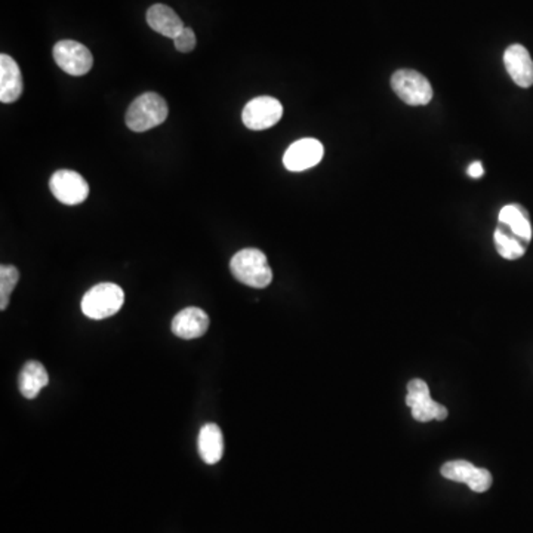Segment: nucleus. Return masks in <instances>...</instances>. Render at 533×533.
<instances>
[{
    "label": "nucleus",
    "mask_w": 533,
    "mask_h": 533,
    "mask_svg": "<svg viewBox=\"0 0 533 533\" xmlns=\"http://www.w3.org/2000/svg\"><path fill=\"white\" fill-rule=\"evenodd\" d=\"M440 473L448 480L465 483L473 492L483 493L492 486V474L488 469H478L464 459L446 462L441 467Z\"/></svg>",
    "instance_id": "nucleus-9"
},
{
    "label": "nucleus",
    "mask_w": 533,
    "mask_h": 533,
    "mask_svg": "<svg viewBox=\"0 0 533 533\" xmlns=\"http://www.w3.org/2000/svg\"><path fill=\"white\" fill-rule=\"evenodd\" d=\"M504 64L514 84L520 88L533 86V60L523 44H514L507 48Z\"/></svg>",
    "instance_id": "nucleus-11"
},
{
    "label": "nucleus",
    "mask_w": 533,
    "mask_h": 533,
    "mask_svg": "<svg viewBox=\"0 0 533 533\" xmlns=\"http://www.w3.org/2000/svg\"><path fill=\"white\" fill-rule=\"evenodd\" d=\"M283 105L273 96H257L249 101L242 112V121L246 128L252 131H264L281 122Z\"/></svg>",
    "instance_id": "nucleus-6"
},
{
    "label": "nucleus",
    "mask_w": 533,
    "mask_h": 533,
    "mask_svg": "<svg viewBox=\"0 0 533 533\" xmlns=\"http://www.w3.org/2000/svg\"><path fill=\"white\" fill-rule=\"evenodd\" d=\"M23 76L21 70L13 56L0 55V101L4 104H11L20 100L23 94Z\"/></svg>",
    "instance_id": "nucleus-13"
},
{
    "label": "nucleus",
    "mask_w": 533,
    "mask_h": 533,
    "mask_svg": "<svg viewBox=\"0 0 533 533\" xmlns=\"http://www.w3.org/2000/svg\"><path fill=\"white\" fill-rule=\"evenodd\" d=\"M147 23L154 32L161 33L162 36L169 37L173 41L185 28L177 13L162 4L153 5L152 8H149Z\"/></svg>",
    "instance_id": "nucleus-14"
},
{
    "label": "nucleus",
    "mask_w": 533,
    "mask_h": 533,
    "mask_svg": "<svg viewBox=\"0 0 533 533\" xmlns=\"http://www.w3.org/2000/svg\"><path fill=\"white\" fill-rule=\"evenodd\" d=\"M49 384V375L44 366L39 361L30 360L23 366L20 377H18V387L25 399H36L42 390Z\"/></svg>",
    "instance_id": "nucleus-17"
},
{
    "label": "nucleus",
    "mask_w": 533,
    "mask_h": 533,
    "mask_svg": "<svg viewBox=\"0 0 533 533\" xmlns=\"http://www.w3.org/2000/svg\"><path fill=\"white\" fill-rule=\"evenodd\" d=\"M199 455L208 465L217 464L224 455V438L217 424H206L202 427L197 440Z\"/></svg>",
    "instance_id": "nucleus-15"
},
{
    "label": "nucleus",
    "mask_w": 533,
    "mask_h": 533,
    "mask_svg": "<svg viewBox=\"0 0 533 533\" xmlns=\"http://www.w3.org/2000/svg\"><path fill=\"white\" fill-rule=\"evenodd\" d=\"M485 173V169H483V164L480 162H474V163L469 164V175L471 178H480L481 175Z\"/></svg>",
    "instance_id": "nucleus-21"
},
{
    "label": "nucleus",
    "mask_w": 533,
    "mask_h": 533,
    "mask_svg": "<svg viewBox=\"0 0 533 533\" xmlns=\"http://www.w3.org/2000/svg\"><path fill=\"white\" fill-rule=\"evenodd\" d=\"M493 241L497 251L502 258L506 260L514 261L525 255L528 251V246L530 242L525 241L523 237L518 236V232H514L509 229L508 225L504 222H499L493 234Z\"/></svg>",
    "instance_id": "nucleus-16"
},
{
    "label": "nucleus",
    "mask_w": 533,
    "mask_h": 533,
    "mask_svg": "<svg viewBox=\"0 0 533 533\" xmlns=\"http://www.w3.org/2000/svg\"><path fill=\"white\" fill-rule=\"evenodd\" d=\"M499 222L508 225L514 232L523 237L525 241L532 242V222H530L529 213L525 208L518 203L507 205L499 212Z\"/></svg>",
    "instance_id": "nucleus-18"
},
{
    "label": "nucleus",
    "mask_w": 533,
    "mask_h": 533,
    "mask_svg": "<svg viewBox=\"0 0 533 533\" xmlns=\"http://www.w3.org/2000/svg\"><path fill=\"white\" fill-rule=\"evenodd\" d=\"M54 60L61 70L72 76H84L93 69V54L84 44L74 41H61L54 46Z\"/></svg>",
    "instance_id": "nucleus-8"
},
{
    "label": "nucleus",
    "mask_w": 533,
    "mask_h": 533,
    "mask_svg": "<svg viewBox=\"0 0 533 533\" xmlns=\"http://www.w3.org/2000/svg\"><path fill=\"white\" fill-rule=\"evenodd\" d=\"M49 189L56 201L64 205H81L89 196V184L81 173L61 169L49 181Z\"/></svg>",
    "instance_id": "nucleus-7"
},
{
    "label": "nucleus",
    "mask_w": 533,
    "mask_h": 533,
    "mask_svg": "<svg viewBox=\"0 0 533 533\" xmlns=\"http://www.w3.org/2000/svg\"><path fill=\"white\" fill-rule=\"evenodd\" d=\"M124 302V292L116 283H98L89 289L82 298V311L93 321H103L122 309Z\"/></svg>",
    "instance_id": "nucleus-3"
},
{
    "label": "nucleus",
    "mask_w": 533,
    "mask_h": 533,
    "mask_svg": "<svg viewBox=\"0 0 533 533\" xmlns=\"http://www.w3.org/2000/svg\"><path fill=\"white\" fill-rule=\"evenodd\" d=\"M20 281V271L14 265H2L0 267V310L8 309L9 298Z\"/></svg>",
    "instance_id": "nucleus-19"
},
{
    "label": "nucleus",
    "mask_w": 533,
    "mask_h": 533,
    "mask_svg": "<svg viewBox=\"0 0 533 533\" xmlns=\"http://www.w3.org/2000/svg\"><path fill=\"white\" fill-rule=\"evenodd\" d=\"M406 405L412 410V417L419 422L445 421L448 418V410L431 399L429 385L422 380H412L408 384Z\"/></svg>",
    "instance_id": "nucleus-5"
},
{
    "label": "nucleus",
    "mask_w": 533,
    "mask_h": 533,
    "mask_svg": "<svg viewBox=\"0 0 533 533\" xmlns=\"http://www.w3.org/2000/svg\"><path fill=\"white\" fill-rule=\"evenodd\" d=\"M175 48L183 54L192 53V49L196 48V35L192 32V28L185 27L183 32L173 39Z\"/></svg>",
    "instance_id": "nucleus-20"
},
{
    "label": "nucleus",
    "mask_w": 533,
    "mask_h": 533,
    "mask_svg": "<svg viewBox=\"0 0 533 533\" xmlns=\"http://www.w3.org/2000/svg\"><path fill=\"white\" fill-rule=\"evenodd\" d=\"M391 88L408 105H427L433 100L431 84L417 70H397L391 76Z\"/></svg>",
    "instance_id": "nucleus-4"
},
{
    "label": "nucleus",
    "mask_w": 533,
    "mask_h": 533,
    "mask_svg": "<svg viewBox=\"0 0 533 533\" xmlns=\"http://www.w3.org/2000/svg\"><path fill=\"white\" fill-rule=\"evenodd\" d=\"M230 270L236 281L255 289H264L273 281L269 260L260 249H242L230 261Z\"/></svg>",
    "instance_id": "nucleus-1"
},
{
    "label": "nucleus",
    "mask_w": 533,
    "mask_h": 533,
    "mask_svg": "<svg viewBox=\"0 0 533 533\" xmlns=\"http://www.w3.org/2000/svg\"><path fill=\"white\" fill-rule=\"evenodd\" d=\"M168 112V104L159 94L145 93L129 105L126 124L133 133H145L163 123Z\"/></svg>",
    "instance_id": "nucleus-2"
},
{
    "label": "nucleus",
    "mask_w": 533,
    "mask_h": 533,
    "mask_svg": "<svg viewBox=\"0 0 533 533\" xmlns=\"http://www.w3.org/2000/svg\"><path fill=\"white\" fill-rule=\"evenodd\" d=\"M173 332L183 340H196L208 332L209 316L199 307H187L173 319Z\"/></svg>",
    "instance_id": "nucleus-12"
},
{
    "label": "nucleus",
    "mask_w": 533,
    "mask_h": 533,
    "mask_svg": "<svg viewBox=\"0 0 533 533\" xmlns=\"http://www.w3.org/2000/svg\"><path fill=\"white\" fill-rule=\"evenodd\" d=\"M325 149L321 141L302 138L293 143L283 156V164L291 173H302L321 163Z\"/></svg>",
    "instance_id": "nucleus-10"
}]
</instances>
